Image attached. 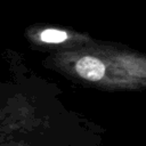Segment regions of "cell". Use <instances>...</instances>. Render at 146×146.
Segmentation results:
<instances>
[{"label":"cell","instance_id":"2","mask_svg":"<svg viewBox=\"0 0 146 146\" xmlns=\"http://www.w3.org/2000/svg\"><path fill=\"white\" fill-rule=\"evenodd\" d=\"M75 73L89 82H99L106 75V64L97 55L83 54L74 62Z\"/></svg>","mask_w":146,"mask_h":146},{"label":"cell","instance_id":"1","mask_svg":"<svg viewBox=\"0 0 146 146\" xmlns=\"http://www.w3.org/2000/svg\"><path fill=\"white\" fill-rule=\"evenodd\" d=\"M29 35L33 41H38L43 44H64L67 42H83L87 39L86 35L78 34L67 30L57 27H42L32 29L29 31Z\"/></svg>","mask_w":146,"mask_h":146}]
</instances>
